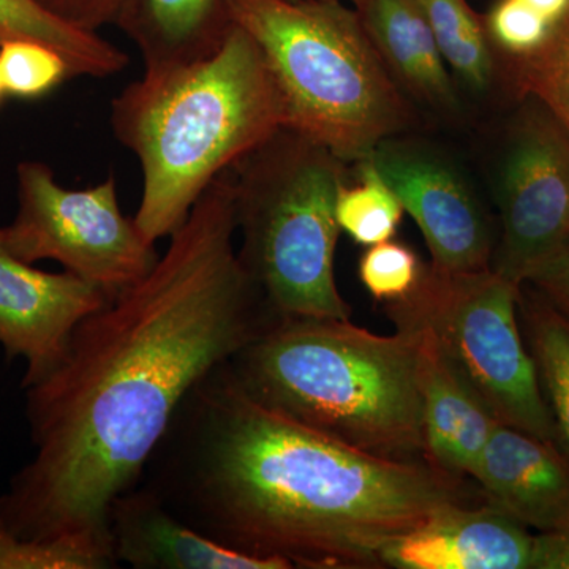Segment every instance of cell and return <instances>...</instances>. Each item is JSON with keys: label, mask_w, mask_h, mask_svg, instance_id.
<instances>
[{"label": "cell", "mask_w": 569, "mask_h": 569, "mask_svg": "<svg viewBox=\"0 0 569 569\" xmlns=\"http://www.w3.org/2000/svg\"><path fill=\"white\" fill-rule=\"evenodd\" d=\"M17 181V216L2 233L7 249L26 263L56 261L112 299L159 261L156 244L119 208L114 176L71 190L59 186L47 163L28 160L18 164Z\"/></svg>", "instance_id": "cell-8"}, {"label": "cell", "mask_w": 569, "mask_h": 569, "mask_svg": "<svg viewBox=\"0 0 569 569\" xmlns=\"http://www.w3.org/2000/svg\"><path fill=\"white\" fill-rule=\"evenodd\" d=\"M356 164L358 182L343 183L337 194L336 219L340 231L365 247L391 241L402 222V204L369 157Z\"/></svg>", "instance_id": "cell-22"}, {"label": "cell", "mask_w": 569, "mask_h": 569, "mask_svg": "<svg viewBox=\"0 0 569 569\" xmlns=\"http://www.w3.org/2000/svg\"><path fill=\"white\" fill-rule=\"evenodd\" d=\"M552 26L520 0H498L485 18L490 43L509 58L537 50L548 39Z\"/></svg>", "instance_id": "cell-25"}, {"label": "cell", "mask_w": 569, "mask_h": 569, "mask_svg": "<svg viewBox=\"0 0 569 569\" xmlns=\"http://www.w3.org/2000/svg\"><path fill=\"white\" fill-rule=\"evenodd\" d=\"M346 162L288 127L230 168L239 260L279 320H350L337 290V194Z\"/></svg>", "instance_id": "cell-6"}, {"label": "cell", "mask_w": 569, "mask_h": 569, "mask_svg": "<svg viewBox=\"0 0 569 569\" xmlns=\"http://www.w3.org/2000/svg\"><path fill=\"white\" fill-rule=\"evenodd\" d=\"M425 264L406 244L387 241L370 246L359 261V279L377 302L402 301L417 288Z\"/></svg>", "instance_id": "cell-24"}, {"label": "cell", "mask_w": 569, "mask_h": 569, "mask_svg": "<svg viewBox=\"0 0 569 569\" xmlns=\"http://www.w3.org/2000/svg\"><path fill=\"white\" fill-rule=\"evenodd\" d=\"M108 526L116 561L134 569H290L212 541L140 485L112 501Z\"/></svg>", "instance_id": "cell-15"}, {"label": "cell", "mask_w": 569, "mask_h": 569, "mask_svg": "<svg viewBox=\"0 0 569 569\" xmlns=\"http://www.w3.org/2000/svg\"><path fill=\"white\" fill-rule=\"evenodd\" d=\"M410 328L418 335V385L426 458L445 473L471 478L490 433L501 422L452 366L429 328Z\"/></svg>", "instance_id": "cell-14"}, {"label": "cell", "mask_w": 569, "mask_h": 569, "mask_svg": "<svg viewBox=\"0 0 569 569\" xmlns=\"http://www.w3.org/2000/svg\"><path fill=\"white\" fill-rule=\"evenodd\" d=\"M531 569H569V530L533 537Z\"/></svg>", "instance_id": "cell-29"}, {"label": "cell", "mask_w": 569, "mask_h": 569, "mask_svg": "<svg viewBox=\"0 0 569 569\" xmlns=\"http://www.w3.org/2000/svg\"><path fill=\"white\" fill-rule=\"evenodd\" d=\"M110 299L70 272L40 271L14 257L0 228V346L9 361L24 359L22 388L54 369L73 329Z\"/></svg>", "instance_id": "cell-11"}, {"label": "cell", "mask_w": 569, "mask_h": 569, "mask_svg": "<svg viewBox=\"0 0 569 569\" xmlns=\"http://www.w3.org/2000/svg\"><path fill=\"white\" fill-rule=\"evenodd\" d=\"M471 479L527 529L569 530V452L560 445L497 425Z\"/></svg>", "instance_id": "cell-12"}, {"label": "cell", "mask_w": 569, "mask_h": 569, "mask_svg": "<svg viewBox=\"0 0 569 569\" xmlns=\"http://www.w3.org/2000/svg\"><path fill=\"white\" fill-rule=\"evenodd\" d=\"M355 10L406 96L458 114V88L417 0H356Z\"/></svg>", "instance_id": "cell-16"}, {"label": "cell", "mask_w": 569, "mask_h": 569, "mask_svg": "<svg viewBox=\"0 0 569 569\" xmlns=\"http://www.w3.org/2000/svg\"><path fill=\"white\" fill-rule=\"evenodd\" d=\"M518 312L561 447L569 452V316L527 284L520 287Z\"/></svg>", "instance_id": "cell-19"}, {"label": "cell", "mask_w": 569, "mask_h": 569, "mask_svg": "<svg viewBox=\"0 0 569 569\" xmlns=\"http://www.w3.org/2000/svg\"><path fill=\"white\" fill-rule=\"evenodd\" d=\"M350 2H353V3H356V0H350Z\"/></svg>", "instance_id": "cell-32"}, {"label": "cell", "mask_w": 569, "mask_h": 569, "mask_svg": "<svg viewBox=\"0 0 569 569\" xmlns=\"http://www.w3.org/2000/svg\"><path fill=\"white\" fill-rule=\"evenodd\" d=\"M507 58L520 99L541 104L569 137V10L552 26L541 47Z\"/></svg>", "instance_id": "cell-21"}, {"label": "cell", "mask_w": 569, "mask_h": 569, "mask_svg": "<svg viewBox=\"0 0 569 569\" xmlns=\"http://www.w3.org/2000/svg\"><path fill=\"white\" fill-rule=\"evenodd\" d=\"M0 569H103L99 560L62 542L11 537L0 530Z\"/></svg>", "instance_id": "cell-26"}, {"label": "cell", "mask_w": 569, "mask_h": 569, "mask_svg": "<svg viewBox=\"0 0 569 569\" xmlns=\"http://www.w3.org/2000/svg\"><path fill=\"white\" fill-rule=\"evenodd\" d=\"M36 2L74 28L99 32L103 26L114 24L123 0H36Z\"/></svg>", "instance_id": "cell-27"}, {"label": "cell", "mask_w": 569, "mask_h": 569, "mask_svg": "<svg viewBox=\"0 0 569 569\" xmlns=\"http://www.w3.org/2000/svg\"><path fill=\"white\" fill-rule=\"evenodd\" d=\"M29 40L47 44L66 59L71 77L97 80L121 73L129 56L99 32L74 28L36 0H0V44Z\"/></svg>", "instance_id": "cell-18"}, {"label": "cell", "mask_w": 569, "mask_h": 569, "mask_svg": "<svg viewBox=\"0 0 569 569\" xmlns=\"http://www.w3.org/2000/svg\"><path fill=\"white\" fill-rule=\"evenodd\" d=\"M449 69L470 91H488L496 77L485 20L467 0H417Z\"/></svg>", "instance_id": "cell-20"}, {"label": "cell", "mask_w": 569, "mask_h": 569, "mask_svg": "<svg viewBox=\"0 0 569 569\" xmlns=\"http://www.w3.org/2000/svg\"><path fill=\"white\" fill-rule=\"evenodd\" d=\"M7 92L6 89H3L2 80H0V104H2L3 99H6Z\"/></svg>", "instance_id": "cell-31"}, {"label": "cell", "mask_w": 569, "mask_h": 569, "mask_svg": "<svg viewBox=\"0 0 569 569\" xmlns=\"http://www.w3.org/2000/svg\"><path fill=\"white\" fill-rule=\"evenodd\" d=\"M519 293L492 269L452 274L429 264L417 288L385 309L396 326L429 328L498 422L561 447L520 331Z\"/></svg>", "instance_id": "cell-7"}, {"label": "cell", "mask_w": 569, "mask_h": 569, "mask_svg": "<svg viewBox=\"0 0 569 569\" xmlns=\"http://www.w3.org/2000/svg\"><path fill=\"white\" fill-rule=\"evenodd\" d=\"M70 78L69 63L47 44L29 40L0 44V80L7 96L41 99Z\"/></svg>", "instance_id": "cell-23"}, {"label": "cell", "mask_w": 569, "mask_h": 569, "mask_svg": "<svg viewBox=\"0 0 569 569\" xmlns=\"http://www.w3.org/2000/svg\"><path fill=\"white\" fill-rule=\"evenodd\" d=\"M114 26L140 50L144 73H167L212 58L233 18L227 0H123Z\"/></svg>", "instance_id": "cell-17"}, {"label": "cell", "mask_w": 569, "mask_h": 569, "mask_svg": "<svg viewBox=\"0 0 569 569\" xmlns=\"http://www.w3.org/2000/svg\"><path fill=\"white\" fill-rule=\"evenodd\" d=\"M367 157L417 222L433 269L452 274L492 269L488 217L455 164L400 134L378 142Z\"/></svg>", "instance_id": "cell-10"}, {"label": "cell", "mask_w": 569, "mask_h": 569, "mask_svg": "<svg viewBox=\"0 0 569 569\" xmlns=\"http://www.w3.org/2000/svg\"><path fill=\"white\" fill-rule=\"evenodd\" d=\"M418 335L350 320H276L228 361L261 406L373 458L427 462Z\"/></svg>", "instance_id": "cell-4"}, {"label": "cell", "mask_w": 569, "mask_h": 569, "mask_svg": "<svg viewBox=\"0 0 569 569\" xmlns=\"http://www.w3.org/2000/svg\"><path fill=\"white\" fill-rule=\"evenodd\" d=\"M110 122L140 160L133 219L156 244L181 228L217 176L284 127V110L260 47L234 22L212 58L127 86Z\"/></svg>", "instance_id": "cell-3"}, {"label": "cell", "mask_w": 569, "mask_h": 569, "mask_svg": "<svg viewBox=\"0 0 569 569\" xmlns=\"http://www.w3.org/2000/svg\"><path fill=\"white\" fill-rule=\"evenodd\" d=\"M520 2L526 3L531 10L537 11V13L546 18L550 24H556L569 10V0H520Z\"/></svg>", "instance_id": "cell-30"}, {"label": "cell", "mask_w": 569, "mask_h": 569, "mask_svg": "<svg viewBox=\"0 0 569 569\" xmlns=\"http://www.w3.org/2000/svg\"><path fill=\"white\" fill-rule=\"evenodd\" d=\"M533 535L489 501L438 509L389 546L387 568L527 569Z\"/></svg>", "instance_id": "cell-13"}, {"label": "cell", "mask_w": 569, "mask_h": 569, "mask_svg": "<svg viewBox=\"0 0 569 569\" xmlns=\"http://www.w3.org/2000/svg\"><path fill=\"white\" fill-rule=\"evenodd\" d=\"M234 236L228 168L152 271L80 321L61 361L24 388L36 449L0 496V530L119 567L112 501L140 481L190 391L279 320Z\"/></svg>", "instance_id": "cell-1"}, {"label": "cell", "mask_w": 569, "mask_h": 569, "mask_svg": "<svg viewBox=\"0 0 569 569\" xmlns=\"http://www.w3.org/2000/svg\"><path fill=\"white\" fill-rule=\"evenodd\" d=\"M260 47L284 110V127L346 163L413 121L358 11L342 0H227Z\"/></svg>", "instance_id": "cell-5"}, {"label": "cell", "mask_w": 569, "mask_h": 569, "mask_svg": "<svg viewBox=\"0 0 569 569\" xmlns=\"http://www.w3.org/2000/svg\"><path fill=\"white\" fill-rule=\"evenodd\" d=\"M520 116L498 171L492 271L518 287L569 241V137L541 104Z\"/></svg>", "instance_id": "cell-9"}, {"label": "cell", "mask_w": 569, "mask_h": 569, "mask_svg": "<svg viewBox=\"0 0 569 569\" xmlns=\"http://www.w3.org/2000/svg\"><path fill=\"white\" fill-rule=\"evenodd\" d=\"M228 361L186 397L137 482L204 537L290 569H378L438 509L477 503L467 478L373 458L269 410Z\"/></svg>", "instance_id": "cell-2"}, {"label": "cell", "mask_w": 569, "mask_h": 569, "mask_svg": "<svg viewBox=\"0 0 569 569\" xmlns=\"http://www.w3.org/2000/svg\"><path fill=\"white\" fill-rule=\"evenodd\" d=\"M561 312L569 316V241L542 266L529 283Z\"/></svg>", "instance_id": "cell-28"}]
</instances>
